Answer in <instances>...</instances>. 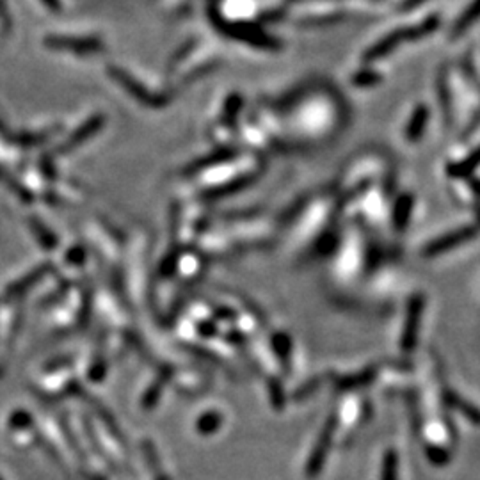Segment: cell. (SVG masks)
Instances as JSON below:
<instances>
[{"label":"cell","mask_w":480,"mask_h":480,"mask_svg":"<svg viewBox=\"0 0 480 480\" xmlns=\"http://www.w3.org/2000/svg\"><path fill=\"white\" fill-rule=\"evenodd\" d=\"M335 428H336V418H329L325 427L322 428L320 438H318V441L315 443V448H313V452H311L310 459H308L306 475L310 476V479H315V476L322 472V468H324V462L329 454V447H331V440H332V434H335Z\"/></svg>","instance_id":"cell-1"},{"label":"cell","mask_w":480,"mask_h":480,"mask_svg":"<svg viewBox=\"0 0 480 480\" xmlns=\"http://www.w3.org/2000/svg\"><path fill=\"white\" fill-rule=\"evenodd\" d=\"M475 233H476L475 228H461V229H457V232L450 233V235L441 236V239H438L436 242H432V244L427 246L425 255H440V253L448 251V249L455 248V246L462 244V242L469 240L472 236H475Z\"/></svg>","instance_id":"cell-2"},{"label":"cell","mask_w":480,"mask_h":480,"mask_svg":"<svg viewBox=\"0 0 480 480\" xmlns=\"http://www.w3.org/2000/svg\"><path fill=\"white\" fill-rule=\"evenodd\" d=\"M421 310H424V299H421V297H414L409 304L406 329H404V340H402L404 351H411L414 342H416V331H418V324H420Z\"/></svg>","instance_id":"cell-3"},{"label":"cell","mask_w":480,"mask_h":480,"mask_svg":"<svg viewBox=\"0 0 480 480\" xmlns=\"http://www.w3.org/2000/svg\"><path fill=\"white\" fill-rule=\"evenodd\" d=\"M47 44L52 48H64V50H73V52H96L100 50V41L96 40H68V37H52Z\"/></svg>","instance_id":"cell-4"},{"label":"cell","mask_w":480,"mask_h":480,"mask_svg":"<svg viewBox=\"0 0 480 480\" xmlns=\"http://www.w3.org/2000/svg\"><path fill=\"white\" fill-rule=\"evenodd\" d=\"M445 399H447V402L450 404L452 407H455L457 411H461L462 414H464L466 418H468L472 424H476L480 425V411L476 409V407H473L472 404L464 402V400H461V397H457L455 393H452L450 390H448L447 393H445Z\"/></svg>","instance_id":"cell-5"},{"label":"cell","mask_w":480,"mask_h":480,"mask_svg":"<svg viewBox=\"0 0 480 480\" xmlns=\"http://www.w3.org/2000/svg\"><path fill=\"white\" fill-rule=\"evenodd\" d=\"M380 480H399V457L393 450H388L384 454Z\"/></svg>","instance_id":"cell-6"},{"label":"cell","mask_w":480,"mask_h":480,"mask_svg":"<svg viewBox=\"0 0 480 480\" xmlns=\"http://www.w3.org/2000/svg\"><path fill=\"white\" fill-rule=\"evenodd\" d=\"M425 123H427V111H425L424 107H420L416 112H414L413 118H411L409 126H407V130H406L407 139L416 140L418 137L421 136V132H424Z\"/></svg>","instance_id":"cell-7"},{"label":"cell","mask_w":480,"mask_h":480,"mask_svg":"<svg viewBox=\"0 0 480 480\" xmlns=\"http://www.w3.org/2000/svg\"><path fill=\"white\" fill-rule=\"evenodd\" d=\"M411 208H413V201H411L409 196L402 198V200L397 203L395 208V222L399 228H404L407 224V219H409Z\"/></svg>","instance_id":"cell-8"},{"label":"cell","mask_w":480,"mask_h":480,"mask_svg":"<svg viewBox=\"0 0 480 480\" xmlns=\"http://www.w3.org/2000/svg\"><path fill=\"white\" fill-rule=\"evenodd\" d=\"M476 18H480V0H475V2L469 6L468 11L461 16V20H459V23H457V30L468 29V27L472 25Z\"/></svg>","instance_id":"cell-9"},{"label":"cell","mask_w":480,"mask_h":480,"mask_svg":"<svg viewBox=\"0 0 480 480\" xmlns=\"http://www.w3.org/2000/svg\"><path fill=\"white\" fill-rule=\"evenodd\" d=\"M427 457H428V461L432 462V464H436V466H445L448 461H450V455H448V452L445 450V448L436 447V445H428Z\"/></svg>","instance_id":"cell-10"},{"label":"cell","mask_w":480,"mask_h":480,"mask_svg":"<svg viewBox=\"0 0 480 480\" xmlns=\"http://www.w3.org/2000/svg\"><path fill=\"white\" fill-rule=\"evenodd\" d=\"M43 2L48 6V8L52 9V11H59V8H61L59 0H43Z\"/></svg>","instance_id":"cell-11"}]
</instances>
